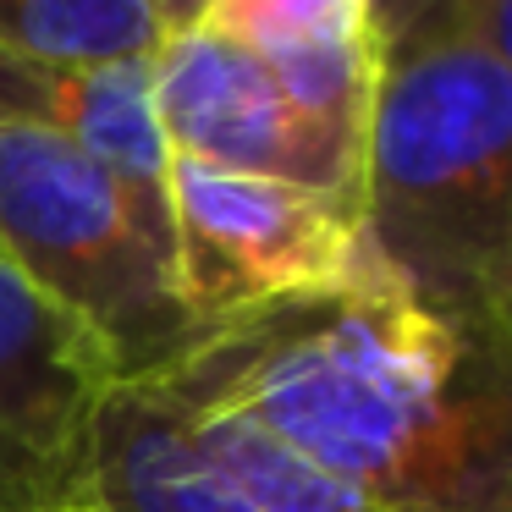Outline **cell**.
<instances>
[{
    "mask_svg": "<svg viewBox=\"0 0 512 512\" xmlns=\"http://www.w3.org/2000/svg\"><path fill=\"white\" fill-rule=\"evenodd\" d=\"M144 380L391 512H512V342L424 314L369 243L342 281L199 325Z\"/></svg>",
    "mask_w": 512,
    "mask_h": 512,
    "instance_id": "obj_1",
    "label": "cell"
},
{
    "mask_svg": "<svg viewBox=\"0 0 512 512\" xmlns=\"http://www.w3.org/2000/svg\"><path fill=\"white\" fill-rule=\"evenodd\" d=\"M364 243L413 303L512 342V0H380Z\"/></svg>",
    "mask_w": 512,
    "mask_h": 512,
    "instance_id": "obj_2",
    "label": "cell"
},
{
    "mask_svg": "<svg viewBox=\"0 0 512 512\" xmlns=\"http://www.w3.org/2000/svg\"><path fill=\"white\" fill-rule=\"evenodd\" d=\"M0 254L111 347L122 380L155 375L199 331L177 298L171 243L127 188L17 111H0Z\"/></svg>",
    "mask_w": 512,
    "mask_h": 512,
    "instance_id": "obj_3",
    "label": "cell"
},
{
    "mask_svg": "<svg viewBox=\"0 0 512 512\" xmlns=\"http://www.w3.org/2000/svg\"><path fill=\"white\" fill-rule=\"evenodd\" d=\"M358 248V199L171 155V276L193 325L331 287Z\"/></svg>",
    "mask_w": 512,
    "mask_h": 512,
    "instance_id": "obj_4",
    "label": "cell"
},
{
    "mask_svg": "<svg viewBox=\"0 0 512 512\" xmlns=\"http://www.w3.org/2000/svg\"><path fill=\"white\" fill-rule=\"evenodd\" d=\"M116 358L0 254V512L89 507V441Z\"/></svg>",
    "mask_w": 512,
    "mask_h": 512,
    "instance_id": "obj_5",
    "label": "cell"
},
{
    "mask_svg": "<svg viewBox=\"0 0 512 512\" xmlns=\"http://www.w3.org/2000/svg\"><path fill=\"white\" fill-rule=\"evenodd\" d=\"M149 83L171 155L364 204L358 166L281 100L276 78L259 67L254 50L204 17V0L149 61Z\"/></svg>",
    "mask_w": 512,
    "mask_h": 512,
    "instance_id": "obj_6",
    "label": "cell"
},
{
    "mask_svg": "<svg viewBox=\"0 0 512 512\" xmlns=\"http://www.w3.org/2000/svg\"><path fill=\"white\" fill-rule=\"evenodd\" d=\"M204 17L254 50L281 100L364 177L380 78L375 0H204Z\"/></svg>",
    "mask_w": 512,
    "mask_h": 512,
    "instance_id": "obj_7",
    "label": "cell"
},
{
    "mask_svg": "<svg viewBox=\"0 0 512 512\" xmlns=\"http://www.w3.org/2000/svg\"><path fill=\"white\" fill-rule=\"evenodd\" d=\"M0 111L61 133L72 149L105 166L171 243V149L155 116L149 61L133 67H34L0 56Z\"/></svg>",
    "mask_w": 512,
    "mask_h": 512,
    "instance_id": "obj_8",
    "label": "cell"
},
{
    "mask_svg": "<svg viewBox=\"0 0 512 512\" xmlns=\"http://www.w3.org/2000/svg\"><path fill=\"white\" fill-rule=\"evenodd\" d=\"M83 501L94 512H259L193 452L177 413L144 380H116L100 402Z\"/></svg>",
    "mask_w": 512,
    "mask_h": 512,
    "instance_id": "obj_9",
    "label": "cell"
},
{
    "mask_svg": "<svg viewBox=\"0 0 512 512\" xmlns=\"http://www.w3.org/2000/svg\"><path fill=\"white\" fill-rule=\"evenodd\" d=\"M199 0H0V56L34 67H133L193 17Z\"/></svg>",
    "mask_w": 512,
    "mask_h": 512,
    "instance_id": "obj_10",
    "label": "cell"
},
{
    "mask_svg": "<svg viewBox=\"0 0 512 512\" xmlns=\"http://www.w3.org/2000/svg\"><path fill=\"white\" fill-rule=\"evenodd\" d=\"M160 397L177 413V424H182L193 452H199L243 501H254L259 512H391V507H380L369 490L347 485L331 468L309 463L303 452H292V446H281L276 435H265L259 424H248L243 413L182 402V397H171V391H160Z\"/></svg>",
    "mask_w": 512,
    "mask_h": 512,
    "instance_id": "obj_11",
    "label": "cell"
},
{
    "mask_svg": "<svg viewBox=\"0 0 512 512\" xmlns=\"http://www.w3.org/2000/svg\"><path fill=\"white\" fill-rule=\"evenodd\" d=\"M72 512H94V507H72Z\"/></svg>",
    "mask_w": 512,
    "mask_h": 512,
    "instance_id": "obj_12",
    "label": "cell"
}]
</instances>
